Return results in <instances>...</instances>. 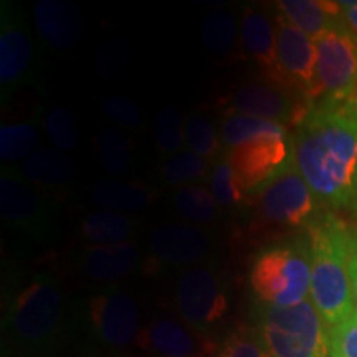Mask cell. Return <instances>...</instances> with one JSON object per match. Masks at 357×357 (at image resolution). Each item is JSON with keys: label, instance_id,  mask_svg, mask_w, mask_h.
Instances as JSON below:
<instances>
[{"label": "cell", "instance_id": "4dcf8cb0", "mask_svg": "<svg viewBox=\"0 0 357 357\" xmlns=\"http://www.w3.org/2000/svg\"><path fill=\"white\" fill-rule=\"evenodd\" d=\"M211 192L217 204L222 207H235V205L242 204L245 194L240 187L236 176L231 169L229 159L223 154L213 164L212 176H211Z\"/></svg>", "mask_w": 357, "mask_h": 357}, {"label": "cell", "instance_id": "ac0fdd59", "mask_svg": "<svg viewBox=\"0 0 357 357\" xmlns=\"http://www.w3.org/2000/svg\"><path fill=\"white\" fill-rule=\"evenodd\" d=\"M149 248L154 260L167 265H185L205 257L211 250V238L195 227L171 223L155 230Z\"/></svg>", "mask_w": 357, "mask_h": 357}, {"label": "cell", "instance_id": "f546056e", "mask_svg": "<svg viewBox=\"0 0 357 357\" xmlns=\"http://www.w3.org/2000/svg\"><path fill=\"white\" fill-rule=\"evenodd\" d=\"M154 137L159 149L166 154H174L185 142V123L176 106H166L155 118Z\"/></svg>", "mask_w": 357, "mask_h": 357}, {"label": "cell", "instance_id": "d6a6232c", "mask_svg": "<svg viewBox=\"0 0 357 357\" xmlns=\"http://www.w3.org/2000/svg\"><path fill=\"white\" fill-rule=\"evenodd\" d=\"M45 129L53 146L60 151H71L78 144V128L73 116L65 108H53L45 118Z\"/></svg>", "mask_w": 357, "mask_h": 357}, {"label": "cell", "instance_id": "d4e9b609", "mask_svg": "<svg viewBox=\"0 0 357 357\" xmlns=\"http://www.w3.org/2000/svg\"><path fill=\"white\" fill-rule=\"evenodd\" d=\"M102 171L111 177L124 176L132 164V151L126 136L116 128H102L96 137Z\"/></svg>", "mask_w": 357, "mask_h": 357}, {"label": "cell", "instance_id": "5bb4252c", "mask_svg": "<svg viewBox=\"0 0 357 357\" xmlns=\"http://www.w3.org/2000/svg\"><path fill=\"white\" fill-rule=\"evenodd\" d=\"M0 215L10 225L29 231L45 230L50 220L47 204L37 192L20 174L6 167L0 174Z\"/></svg>", "mask_w": 357, "mask_h": 357}, {"label": "cell", "instance_id": "f35d334b", "mask_svg": "<svg viewBox=\"0 0 357 357\" xmlns=\"http://www.w3.org/2000/svg\"><path fill=\"white\" fill-rule=\"evenodd\" d=\"M349 109H351V113L354 114V118L357 119V102H354V105H351Z\"/></svg>", "mask_w": 357, "mask_h": 357}, {"label": "cell", "instance_id": "3957f363", "mask_svg": "<svg viewBox=\"0 0 357 357\" xmlns=\"http://www.w3.org/2000/svg\"><path fill=\"white\" fill-rule=\"evenodd\" d=\"M258 300L288 307L306 301L311 291V253L306 238L271 245L258 253L250 273Z\"/></svg>", "mask_w": 357, "mask_h": 357}, {"label": "cell", "instance_id": "7a4b0ae2", "mask_svg": "<svg viewBox=\"0 0 357 357\" xmlns=\"http://www.w3.org/2000/svg\"><path fill=\"white\" fill-rule=\"evenodd\" d=\"M347 227L331 212H319L306 227L311 301L329 328L344 321L357 307L347 265Z\"/></svg>", "mask_w": 357, "mask_h": 357}, {"label": "cell", "instance_id": "d590c367", "mask_svg": "<svg viewBox=\"0 0 357 357\" xmlns=\"http://www.w3.org/2000/svg\"><path fill=\"white\" fill-rule=\"evenodd\" d=\"M329 356L357 357V307L344 321L329 328Z\"/></svg>", "mask_w": 357, "mask_h": 357}, {"label": "cell", "instance_id": "7402d4cb", "mask_svg": "<svg viewBox=\"0 0 357 357\" xmlns=\"http://www.w3.org/2000/svg\"><path fill=\"white\" fill-rule=\"evenodd\" d=\"M222 142L225 149L243 144V142L261 139L270 136H284L289 129L284 124L270 121L265 118L248 116L242 113H229L222 123Z\"/></svg>", "mask_w": 357, "mask_h": 357}, {"label": "cell", "instance_id": "5b68a950", "mask_svg": "<svg viewBox=\"0 0 357 357\" xmlns=\"http://www.w3.org/2000/svg\"><path fill=\"white\" fill-rule=\"evenodd\" d=\"M316 89L312 106H351L357 102V40L344 25L314 40Z\"/></svg>", "mask_w": 357, "mask_h": 357}, {"label": "cell", "instance_id": "484cf974", "mask_svg": "<svg viewBox=\"0 0 357 357\" xmlns=\"http://www.w3.org/2000/svg\"><path fill=\"white\" fill-rule=\"evenodd\" d=\"M238 38L235 19L230 12L212 10L202 20V40L207 50L215 56H225L234 50Z\"/></svg>", "mask_w": 357, "mask_h": 357}, {"label": "cell", "instance_id": "d6986e66", "mask_svg": "<svg viewBox=\"0 0 357 357\" xmlns=\"http://www.w3.org/2000/svg\"><path fill=\"white\" fill-rule=\"evenodd\" d=\"M280 19L316 40L342 24L339 2L324 0H281L276 3Z\"/></svg>", "mask_w": 357, "mask_h": 357}, {"label": "cell", "instance_id": "8d00e7d4", "mask_svg": "<svg viewBox=\"0 0 357 357\" xmlns=\"http://www.w3.org/2000/svg\"><path fill=\"white\" fill-rule=\"evenodd\" d=\"M347 265L357 306V227H347Z\"/></svg>", "mask_w": 357, "mask_h": 357}, {"label": "cell", "instance_id": "ffe728a7", "mask_svg": "<svg viewBox=\"0 0 357 357\" xmlns=\"http://www.w3.org/2000/svg\"><path fill=\"white\" fill-rule=\"evenodd\" d=\"M139 253L132 243L95 245L84 253V270L98 281H113L129 273L137 263Z\"/></svg>", "mask_w": 357, "mask_h": 357}, {"label": "cell", "instance_id": "8992f818", "mask_svg": "<svg viewBox=\"0 0 357 357\" xmlns=\"http://www.w3.org/2000/svg\"><path fill=\"white\" fill-rule=\"evenodd\" d=\"M253 195L260 225L298 229L307 227L319 215V200L294 164Z\"/></svg>", "mask_w": 357, "mask_h": 357}, {"label": "cell", "instance_id": "f1b7e54d", "mask_svg": "<svg viewBox=\"0 0 357 357\" xmlns=\"http://www.w3.org/2000/svg\"><path fill=\"white\" fill-rule=\"evenodd\" d=\"M220 141L212 121L202 114L190 116L185 121V144L192 153L204 159H213L220 151Z\"/></svg>", "mask_w": 357, "mask_h": 357}, {"label": "cell", "instance_id": "277c9868", "mask_svg": "<svg viewBox=\"0 0 357 357\" xmlns=\"http://www.w3.org/2000/svg\"><path fill=\"white\" fill-rule=\"evenodd\" d=\"M324 324L312 301L306 300L288 307L266 305L257 331L270 357H328Z\"/></svg>", "mask_w": 357, "mask_h": 357}, {"label": "cell", "instance_id": "cb8c5ba5", "mask_svg": "<svg viewBox=\"0 0 357 357\" xmlns=\"http://www.w3.org/2000/svg\"><path fill=\"white\" fill-rule=\"evenodd\" d=\"M82 234L84 238L96 245L123 243L132 234V222L121 212H93L83 220Z\"/></svg>", "mask_w": 357, "mask_h": 357}, {"label": "cell", "instance_id": "7c38bea8", "mask_svg": "<svg viewBox=\"0 0 357 357\" xmlns=\"http://www.w3.org/2000/svg\"><path fill=\"white\" fill-rule=\"evenodd\" d=\"M177 306L192 328L215 324L227 312V296L220 280L208 266H195L181 276L177 284Z\"/></svg>", "mask_w": 357, "mask_h": 357}, {"label": "cell", "instance_id": "52a82bcc", "mask_svg": "<svg viewBox=\"0 0 357 357\" xmlns=\"http://www.w3.org/2000/svg\"><path fill=\"white\" fill-rule=\"evenodd\" d=\"M243 194H255L266 182L294 164L293 134L248 141L227 151Z\"/></svg>", "mask_w": 357, "mask_h": 357}, {"label": "cell", "instance_id": "e0dca14e", "mask_svg": "<svg viewBox=\"0 0 357 357\" xmlns=\"http://www.w3.org/2000/svg\"><path fill=\"white\" fill-rule=\"evenodd\" d=\"M276 22L257 7H247L240 22V40L247 55L263 71V78L280 83L276 63ZM283 86V84H281Z\"/></svg>", "mask_w": 357, "mask_h": 357}, {"label": "cell", "instance_id": "4316f807", "mask_svg": "<svg viewBox=\"0 0 357 357\" xmlns=\"http://www.w3.org/2000/svg\"><path fill=\"white\" fill-rule=\"evenodd\" d=\"M38 144V131L33 124H3L0 128V158L3 162H17L30 158Z\"/></svg>", "mask_w": 357, "mask_h": 357}, {"label": "cell", "instance_id": "30bf717a", "mask_svg": "<svg viewBox=\"0 0 357 357\" xmlns=\"http://www.w3.org/2000/svg\"><path fill=\"white\" fill-rule=\"evenodd\" d=\"M33 42L24 13L12 2L0 7V96L6 102L29 78Z\"/></svg>", "mask_w": 357, "mask_h": 357}, {"label": "cell", "instance_id": "6da1fadb", "mask_svg": "<svg viewBox=\"0 0 357 357\" xmlns=\"http://www.w3.org/2000/svg\"><path fill=\"white\" fill-rule=\"evenodd\" d=\"M291 134L294 167L319 204L357 215V119L349 106H312Z\"/></svg>", "mask_w": 357, "mask_h": 357}, {"label": "cell", "instance_id": "1f68e13d", "mask_svg": "<svg viewBox=\"0 0 357 357\" xmlns=\"http://www.w3.org/2000/svg\"><path fill=\"white\" fill-rule=\"evenodd\" d=\"M208 171V164L192 151H181L164 164L162 177L169 184H187L200 181Z\"/></svg>", "mask_w": 357, "mask_h": 357}, {"label": "cell", "instance_id": "83f0119b", "mask_svg": "<svg viewBox=\"0 0 357 357\" xmlns=\"http://www.w3.org/2000/svg\"><path fill=\"white\" fill-rule=\"evenodd\" d=\"M174 205L182 217L192 222H211L217 215V200L205 187H184L174 195Z\"/></svg>", "mask_w": 357, "mask_h": 357}, {"label": "cell", "instance_id": "74e56055", "mask_svg": "<svg viewBox=\"0 0 357 357\" xmlns=\"http://www.w3.org/2000/svg\"><path fill=\"white\" fill-rule=\"evenodd\" d=\"M339 6H341L342 24H344L346 29L357 40V0H352V2H339Z\"/></svg>", "mask_w": 357, "mask_h": 357}, {"label": "cell", "instance_id": "836d02e7", "mask_svg": "<svg viewBox=\"0 0 357 357\" xmlns=\"http://www.w3.org/2000/svg\"><path fill=\"white\" fill-rule=\"evenodd\" d=\"M218 357H270L257 329L240 328L225 339Z\"/></svg>", "mask_w": 357, "mask_h": 357}, {"label": "cell", "instance_id": "4fadbf2b", "mask_svg": "<svg viewBox=\"0 0 357 357\" xmlns=\"http://www.w3.org/2000/svg\"><path fill=\"white\" fill-rule=\"evenodd\" d=\"M89 316L96 333L106 344L121 347L137 336L139 310L136 301L128 294H96L89 301Z\"/></svg>", "mask_w": 357, "mask_h": 357}, {"label": "cell", "instance_id": "9c48e42d", "mask_svg": "<svg viewBox=\"0 0 357 357\" xmlns=\"http://www.w3.org/2000/svg\"><path fill=\"white\" fill-rule=\"evenodd\" d=\"M63 316V298L47 276H38L22 289L13 305L15 334L29 344H40L56 333Z\"/></svg>", "mask_w": 357, "mask_h": 357}, {"label": "cell", "instance_id": "44dd1931", "mask_svg": "<svg viewBox=\"0 0 357 357\" xmlns=\"http://www.w3.org/2000/svg\"><path fill=\"white\" fill-rule=\"evenodd\" d=\"M22 174L35 184L58 187L75 176V162L60 149L43 147L24 160Z\"/></svg>", "mask_w": 357, "mask_h": 357}, {"label": "cell", "instance_id": "9a60e30c", "mask_svg": "<svg viewBox=\"0 0 357 357\" xmlns=\"http://www.w3.org/2000/svg\"><path fill=\"white\" fill-rule=\"evenodd\" d=\"M137 342L146 351L164 357H208L217 349L211 339L172 319H159L147 326Z\"/></svg>", "mask_w": 357, "mask_h": 357}, {"label": "cell", "instance_id": "ba28073f", "mask_svg": "<svg viewBox=\"0 0 357 357\" xmlns=\"http://www.w3.org/2000/svg\"><path fill=\"white\" fill-rule=\"evenodd\" d=\"M227 102L231 109L230 113L265 118L293 129L311 109L305 98L268 78L240 83Z\"/></svg>", "mask_w": 357, "mask_h": 357}, {"label": "cell", "instance_id": "e575fe53", "mask_svg": "<svg viewBox=\"0 0 357 357\" xmlns=\"http://www.w3.org/2000/svg\"><path fill=\"white\" fill-rule=\"evenodd\" d=\"M102 113L116 126L136 129L144 123L139 106L132 100L121 95H109L102 101Z\"/></svg>", "mask_w": 357, "mask_h": 357}, {"label": "cell", "instance_id": "8fae6325", "mask_svg": "<svg viewBox=\"0 0 357 357\" xmlns=\"http://www.w3.org/2000/svg\"><path fill=\"white\" fill-rule=\"evenodd\" d=\"M316 43L283 19L276 20V63L280 83L305 98L312 108L316 89Z\"/></svg>", "mask_w": 357, "mask_h": 357}, {"label": "cell", "instance_id": "2e32d148", "mask_svg": "<svg viewBox=\"0 0 357 357\" xmlns=\"http://www.w3.org/2000/svg\"><path fill=\"white\" fill-rule=\"evenodd\" d=\"M38 33L56 50H70L83 37L84 20L79 8L66 0H40L35 6Z\"/></svg>", "mask_w": 357, "mask_h": 357}, {"label": "cell", "instance_id": "603a6c76", "mask_svg": "<svg viewBox=\"0 0 357 357\" xmlns=\"http://www.w3.org/2000/svg\"><path fill=\"white\" fill-rule=\"evenodd\" d=\"M91 199L106 211L134 212L144 208L149 204L151 195L144 187L109 178L95 184L91 189Z\"/></svg>", "mask_w": 357, "mask_h": 357}]
</instances>
